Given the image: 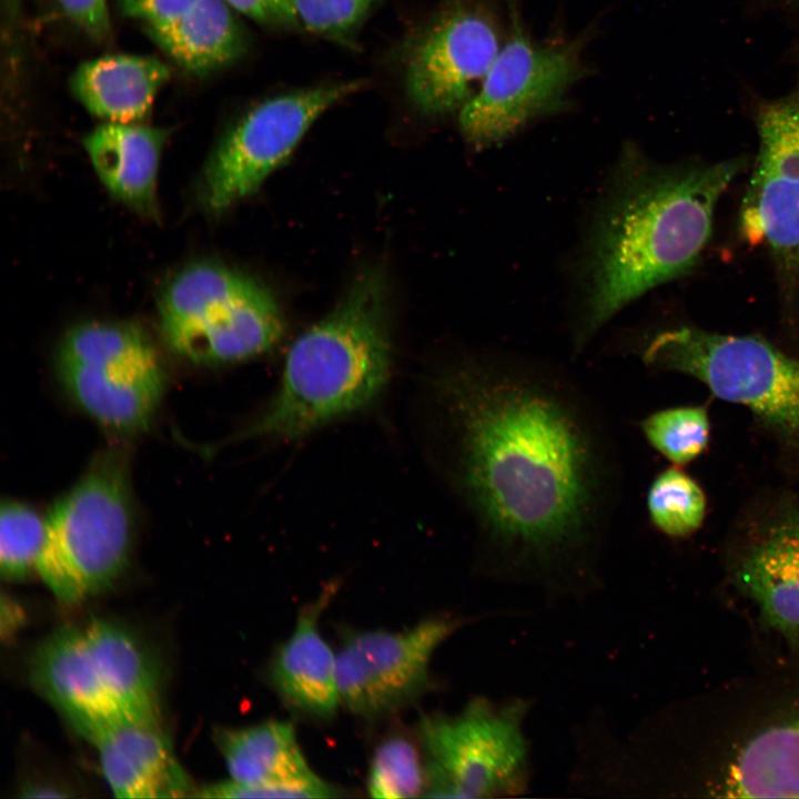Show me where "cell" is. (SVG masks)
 Returning <instances> with one entry per match:
<instances>
[{"instance_id":"6da1fadb","label":"cell","mask_w":799,"mask_h":799,"mask_svg":"<svg viewBox=\"0 0 799 799\" xmlns=\"http://www.w3.org/2000/svg\"><path fill=\"white\" fill-rule=\"evenodd\" d=\"M432 386L448 482L488 555L542 570L589 563L615 524L624 482L594 395L560 366L498 352L462 358Z\"/></svg>"},{"instance_id":"7a4b0ae2","label":"cell","mask_w":799,"mask_h":799,"mask_svg":"<svg viewBox=\"0 0 799 799\" xmlns=\"http://www.w3.org/2000/svg\"><path fill=\"white\" fill-rule=\"evenodd\" d=\"M746 162L659 165L633 143L624 146L580 265L576 353L627 304L696 265L716 205Z\"/></svg>"},{"instance_id":"3957f363","label":"cell","mask_w":799,"mask_h":799,"mask_svg":"<svg viewBox=\"0 0 799 799\" xmlns=\"http://www.w3.org/2000/svg\"><path fill=\"white\" fill-rule=\"evenodd\" d=\"M382 277L365 272L291 345L277 391L242 436L295 439L370 407L392 367Z\"/></svg>"},{"instance_id":"277c9868","label":"cell","mask_w":799,"mask_h":799,"mask_svg":"<svg viewBox=\"0 0 799 799\" xmlns=\"http://www.w3.org/2000/svg\"><path fill=\"white\" fill-rule=\"evenodd\" d=\"M31 679L87 739L128 719H156L158 676L132 633L107 620L53 633L36 650Z\"/></svg>"},{"instance_id":"5b68a950","label":"cell","mask_w":799,"mask_h":799,"mask_svg":"<svg viewBox=\"0 0 799 799\" xmlns=\"http://www.w3.org/2000/svg\"><path fill=\"white\" fill-rule=\"evenodd\" d=\"M133 512L123 458L104 453L45 515L37 574L64 604L110 586L131 550Z\"/></svg>"},{"instance_id":"8992f818","label":"cell","mask_w":799,"mask_h":799,"mask_svg":"<svg viewBox=\"0 0 799 799\" xmlns=\"http://www.w3.org/2000/svg\"><path fill=\"white\" fill-rule=\"evenodd\" d=\"M640 356L655 371L689 375L720 400L745 406L799 452V358L757 336L686 325L654 335Z\"/></svg>"},{"instance_id":"52a82bcc","label":"cell","mask_w":799,"mask_h":799,"mask_svg":"<svg viewBox=\"0 0 799 799\" xmlns=\"http://www.w3.org/2000/svg\"><path fill=\"white\" fill-rule=\"evenodd\" d=\"M160 323L171 348L205 365L233 364L275 346L283 320L272 294L226 266L200 262L162 291Z\"/></svg>"},{"instance_id":"ba28073f","label":"cell","mask_w":799,"mask_h":799,"mask_svg":"<svg viewBox=\"0 0 799 799\" xmlns=\"http://www.w3.org/2000/svg\"><path fill=\"white\" fill-rule=\"evenodd\" d=\"M55 367L82 411L123 434L149 427L165 388L164 367L151 340L127 323L72 327L58 347Z\"/></svg>"},{"instance_id":"9c48e42d","label":"cell","mask_w":799,"mask_h":799,"mask_svg":"<svg viewBox=\"0 0 799 799\" xmlns=\"http://www.w3.org/2000/svg\"><path fill=\"white\" fill-rule=\"evenodd\" d=\"M523 702L477 698L458 714L421 720L417 736L427 772L425 797L514 796L527 780Z\"/></svg>"},{"instance_id":"30bf717a","label":"cell","mask_w":799,"mask_h":799,"mask_svg":"<svg viewBox=\"0 0 799 799\" xmlns=\"http://www.w3.org/2000/svg\"><path fill=\"white\" fill-rule=\"evenodd\" d=\"M510 32L479 89L461 108L466 141L482 150L497 145L533 120L562 111L568 89L585 73L584 42L533 40L510 4Z\"/></svg>"},{"instance_id":"8fae6325","label":"cell","mask_w":799,"mask_h":799,"mask_svg":"<svg viewBox=\"0 0 799 799\" xmlns=\"http://www.w3.org/2000/svg\"><path fill=\"white\" fill-rule=\"evenodd\" d=\"M364 84L361 80L318 84L265 99L250 109L204 165L199 182L204 208L220 213L254 193L326 110Z\"/></svg>"},{"instance_id":"7c38bea8","label":"cell","mask_w":799,"mask_h":799,"mask_svg":"<svg viewBox=\"0 0 799 799\" xmlns=\"http://www.w3.org/2000/svg\"><path fill=\"white\" fill-rule=\"evenodd\" d=\"M759 150L740 206L739 230L772 259L785 309L799 305V85L756 113Z\"/></svg>"},{"instance_id":"4fadbf2b","label":"cell","mask_w":799,"mask_h":799,"mask_svg":"<svg viewBox=\"0 0 799 799\" xmlns=\"http://www.w3.org/2000/svg\"><path fill=\"white\" fill-rule=\"evenodd\" d=\"M459 626V619L438 616L398 631H345L336 653L341 706L372 719L417 698L429 684L433 654Z\"/></svg>"},{"instance_id":"5bb4252c","label":"cell","mask_w":799,"mask_h":799,"mask_svg":"<svg viewBox=\"0 0 799 799\" xmlns=\"http://www.w3.org/2000/svg\"><path fill=\"white\" fill-rule=\"evenodd\" d=\"M500 47L499 28L489 8L479 0H457L428 26L408 58L409 100L427 115L461 110Z\"/></svg>"},{"instance_id":"9a60e30c","label":"cell","mask_w":799,"mask_h":799,"mask_svg":"<svg viewBox=\"0 0 799 799\" xmlns=\"http://www.w3.org/2000/svg\"><path fill=\"white\" fill-rule=\"evenodd\" d=\"M240 798H335L341 790L307 765L289 721L267 720L216 735Z\"/></svg>"},{"instance_id":"2e32d148","label":"cell","mask_w":799,"mask_h":799,"mask_svg":"<svg viewBox=\"0 0 799 799\" xmlns=\"http://www.w3.org/2000/svg\"><path fill=\"white\" fill-rule=\"evenodd\" d=\"M89 741L97 748L103 777L118 798L194 796L168 735L156 719H128L104 726Z\"/></svg>"},{"instance_id":"e0dca14e","label":"cell","mask_w":799,"mask_h":799,"mask_svg":"<svg viewBox=\"0 0 799 799\" xmlns=\"http://www.w3.org/2000/svg\"><path fill=\"white\" fill-rule=\"evenodd\" d=\"M335 587H326L300 610L291 635L274 653L271 682L282 700L306 716L332 718L341 705L336 654L322 637L318 620Z\"/></svg>"},{"instance_id":"ac0fdd59","label":"cell","mask_w":799,"mask_h":799,"mask_svg":"<svg viewBox=\"0 0 799 799\" xmlns=\"http://www.w3.org/2000/svg\"><path fill=\"white\" fill-rule=\"evenodd\" d=\"M169 132L141 123L104 122L83 140L100 181L117 200L143 215L156 214V180Z\"/></svg>"},{"instance_id":"d6986e66","label":"cell","mask_w":799,"mask_h":799,"mask_svg":"<svg viewBox=\"0 0 799 799\" xmlns=\"http://www.w3.org/2000/svg\"><path fill=\"white\" fill-rule=\"evenodd\" d=\"M170 74L155 57L107 54L80 63L70 89L89 113L104 122L141 123Z\"/></svg>"},{"instance_id":"ffe728a7","label":"cell","mask_w":799,"mask_h":799,"mask_svg":"<svg viewBox=\"0 0 799 799\" xmlns=\"http://www.w3.org/2000/svg\"><path fill=\"white\" fill-rule=\"evenodd\" d=\"M738 576L765 623L799 647V513L767 530L747 553Z\"/></svg>"},{"instance_id":"44dd1931","label":"cell","mask_w":799,"mask_h":799,"mask_svg":"<svg viewBox=\"0 0 799 799\" xmlns=\"http://www.w3.org/2000/svg\"><path fill=\"white\" fill-rule=\"evenodd\" d=\"M145 30L172 61L194 74L234 62L247 44L245 31L225 0H195L172 22Z\"/></svg>"},{"instance_id":"7402d4cb","label":"cell","mask_w":799,"mask_h":799,"mask_svg":"<svg viewBox=\"0 0 799 799\" xmlns=\"http://www.w3.org/2000/svg\"><path fill=\"white\" fill-rule=\"evenodd\" d=\"M718 790L729 798H799V710L749 739Z\"/></svg>"},{"instance_id":"603a6c76","label":"cell","mask_w":799,"mask_h":799,"mask_svg":"<svg viewBox=\"0 0 799 799\" xmlns=\"http://www.w3.org/2000/svg\"><path fill=\"white\" fill-rule=\"evenodd\" d=\"M366 786L373 798L425 797L427 772L421 745L402 732L382 739L373 752Z\"/></svg>"},{"instance_id":"cb8c5ba5","label":"cell","mask_w":799,"mask_h":799,"mask_svg":"<svg viewBox=\"0 0 799 799\" xmlns=\"http://www.w3.org/2000/svg\"><path fill=\"white\" fill-rule=\"evenodd\" d=\"M646 507L657 530L671 538H684L701 526L706 497L700 486L677 467L658 473L650 483Z\"/></svg>"},{"instance_id":"d4e9b609","label":"cell","mask_w":799,"mask_h":799,"mask_svg":"<svg viewBox=\"0 0 799 799\" xmlns=\"http://www.w3.org/2000/svg\"><path fill=\"white\" fill-rule=\"evenodd\" d=\"M648 444L675 465L696 459L707 447L710 423L701 406L656 411L639 423Z\"/></svg>"},{"instance_id":"484cf974","label":"cell","mask_w":799,"mask_h":799,"mask_svg":"<svg viewBox=\"0 0 799 799\" xmlns=\"http://www.w3.org/2000/svg\"><path fill=\"white\" fill-rule=\"evenodd\" d=\"M47 535L45 516L30 505L6 500L0 512L2 577L18 580L37 573Z\"/></svg>"},{"instance_id":"4316f807","label":"cell","mask_w":799,"mask_h":799,"mask_svg":"<svg viewBox=\"0 0 799 799\" xmlns=\"http://www.w3.org/2000/svg\"><path fill=\"white\" fill-rule=\"evenodd\" d=\"M296 26L344 45H353L381 0H289Z\"/></svg>"},{"instance_id":"83f0119b","label":"cell","mask_w":799,"mask_h":799,"mask_svg":"<svg viewBox=\"0 0 799 799\" xmlns=\"http://www.w3.org/2000/svg\"><path fill=\"white\" fill-rule=\"evenodd\" d=\"M65 18L97 42L111 37V20L107 0H55Z\"/></svg>"},{"instance_id":"f1b7e54d","label":"cell","mask_w":799,"mask_h":799,"mask_svg":"<svg viewBox=\"0 0 799 799\" xmlns=\"http://www.w3.org/2000/svg\"><path fill=\"white\" fill-rule=\"evenodd\" d=\"M121 12L146 28L161 27L183 14L195 0H117Z\"/></svg>"},{"instance_id":"f546056e","label":"cell","mask_w":799,"mask_h":799,"mask_svg":"<svg viewBox=\"0 0 799 799\" xmlns=\"http://www.w3.org/2000/svg\"><path fill=\"white\" fill-rule=\"evenodd\" d=\"M251 20L271 27H297L289 0H225Z\"/></svg>"},{"instance_id":"4dcf8cb0","label":"cell","mask_w":799,"mask_h":799,"mask_svg":"<svg viewBox=\"0 0 799 799\" xmlns=\"http://www.w3.org/2000/svg\"><path fill=\"white\" fill-rule=\"evenodd\" d=\"M19 1L20 0H3V3L7 4V13L9 16V21H13L16 18V14L19 9Z\"/></svg>"},{"instance_id":"1f68e13d","label":"cell","mask_w":799,"mask_h":799,"mask_svg":"<svg viewBox=\"0 0 799 799\" xmlns=\"http://www.w3.org/2000/svg\"><path fill=\"white\" fill-rule=\"evenodd\" d=\"M799 2V0H797Z\"/></svg>"}]
</instances>
